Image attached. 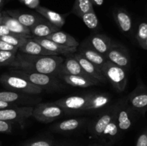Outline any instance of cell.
Masks as SVG:
<instances>
[{
	"label": "cell",
	"mask_w": 147,
	"mask_h": 146,
	"mask_svg": "<svg viewBox=\"0 0 147 146\" xmlns=\"http://www.w3.org/2000/svg\"><path fill=\"white\" fill-rule=\"evenodd\" d=\"M67 146H74V145H67Z\"/></svg>",
	"instance_id": "7dc6e473"
},
{
	"label": "cell",
	"mask_w": 147,
	"mask_h": 146,
	"mask_svg": "<svg viewBox=\"0 0 147 146\" xmlns=\"http://www.w3.org/2000/svg\"><path fill=\"white\" fill-rule=\"evenodd\" d=\"M33 106H18L0 110V120L11 123H18L23 127L25 121L32 116Z\"/></svg>",
	"instance_id": "ba28073f"
},
{
	"label": "cell",
	"mask_w": 147,
	"mask_h": 146,
	"mask_svg": "<svg viewBox=\"0 0 147 146\" xmlns=\"http://www.w3.org/2000/svg\"><path fill=\"white\" fill-rule=\"evenodd\" d=\"M32 39L35 40L37 42H38L40 45L42 46L45 49L56 53L58 55L60 54L68 55V54H73L78 50L76 47H64V46L60 45L52 40L46 39L45 37H32Z\"/></svg>",
	"instance_id": "44dd1931"
},
{
	"label": "cell",
	"mask_w": 147,
	"mask_h": 146,
	"mask_svg": "<svg viewBox=\"0 0 147 146\" xmlns=\"http://www.w3.org/2000/svg\"><path fill=\"white\" fill-rule=\"evenodd\" d=\"M78 50L79 54L83 56L89 62L95 64L100 70L101 69L102 66L105 64V62L108 61L104 55L100 54L96 50H93V48H91L86 42L80 44Z\"/></svg>",
	"instance_id": "ac0fdd59"
},
{
	"label": "cell",
	"mask_w": 147,
	"mask_h": 146,
	"mask_svg": "<svg viewBox=\"0 0 147 146\" xmlns=\"http://www.w3.org/2000/svg\"><path fill=\"white\" fill-rule=\"evenodd\" d=\"M10 72L26 79L32 84L38 86L43 90L55 91L56 90H58L61 87V84L55 76L20 70H13L10 71Z\"/></svg>",
	"instance_id": "3957f363"
},
{
	"label": "cell",
	"mask_w": 147,
	"mask_h": 146,
	"mask_svg": "<svg viewBox=\"0 0 147 146\" xmlns=\"http://www.w3.org/2000/svg\"><path fill=\"white\" fill-rule=\"evenodd\" d=\"M58 77L63 80L65 83L69 85L78 87H91L94 85H98L100 84L97 80H91L87 77H82V76L70 75V74H59Z\"/></svg>",
	"instance_id": "cb8c5ba5"
},
{
	"label": "cell",
	"mask_w": 147,
	"mask_h": 146,
	"mask_svg": "<svg viewBox=\"0 0 147 146\" xmlns=\"http://www.w3.org/2000/svg\"><path fill=\"white\" fill-rule=\"evenodd\" d=\"M142 47L144 49V50H147V37H146V40H145L143 44L142 45Z\"/></svg>",
	"instance_id": "b9f144b4"
},
{
	"label": "cell",
	"mask_w": 147,
	"mask_h": 146,
	"mask_svg": "<svg viewBox=\"0 0 147 146\" xmlns=\"http://www.w3.org/2000/svg\"><path fill=\"white\" fill-rule=\"evenodd\" d=\"M91 3L95 5H97V6H101L103 5V0H90Z\"/></svg>",
	"instance_id": "60d3db41"
},
{
	"label": "cell",
	"mask_w": 147,
	"mask_h": 146,
	"mask_svg": "<svg viewBox=\"0 0 147 146\" xmlns=\"http://www.w3.org/2000/svg\"><path fill=\"white\" fill-rule=\"evenodd\" d=\"M0 83L7 90L30 94H40L43 90L26 79L13 73H4L0 76Z\"/></svg>",
	"instance_id": "7a4b0ae2"
},
{
	"label": "cell",
	"mask_w": 147,
	"mask_h": 146,
	"mask_svg": "<svg viewBox=\"0 0 147 146\" xmlns=\"http://www.w3.org/2000/svg\"><path fill=\"white\" fill-rule=\"evenodd\" d=\"M18 52L24 53V54H30V55H58L56 53L45 49L42 46L40 45L32 38L27 39L25 42L18 49Z\"/></svg>",
	"instance_id": "d6986e66"
},
{
	"label": "cell",
	"mask_w": 147,
	"mask_h": 146,
	"mask_svg": "<svg viewBox=\"0 0 147 146\" xmlns=\"http://www.w3.org/2000/svg\"><path fill=\"white\" fill-rule=\"evenodd\" d=\"M136 146H147V133H143L139 135Z\"/></svg>",
	"instance_id": "8d00e7d4"
},
{
	"label": "cell",
	"mask_w": 147,
	"mask_h": 146,
	"mask_svg": "<svg viewBox=\"0 0 147 146\" xmlns=\"http://www.w3.org/2000/svg\"><path fill=\"white\" fill-rule=\"evenodd\" d=\"M117 104L114 103L88 124V131L93 138L100 140L105 129L114 118Z\"/></svg>",
	"instance_id": "52a82bcc"
},
{
	"label": "cell",
	"mask_w": 147,
	"mask_h": 146,
	"mask_svg": "<svg viewBox=\"0 0 147 146\" xmlns=\"http://www.w3.org/2000/svg\"><path fill=\"white\" fill-rule=\"evenodd\" d=\"M0 51H11L17 52L18 48L0 40Z\"/></svg>",
	"instance_id": "d590c367"
},
{
	"label": "cell",
	"mask_w": 147,
	"mask_h": 146,
	"mask_svg": "<svg viewBox=\"0 0 147 146\" xmlns=\"http://www.w3.org/2000/svg\"><path fill=\"white\" fill-rule=\"evenodd\" d=\"M63 58L59 55H30L17 52V57L9 66L14 70L34 72L57 77Z\"/></svg>",
	"instance_id": "6da1fadb"
},
{
	"label": "cell",
	"mask_w": 147,
	"mask_h": 146,
	"mask_svg": "<svg viewBox=\"0 0 147 146\" xmlns=\"http://www.w3.org/2000/svg\"><path fill=\"white\" fill-rule=\"evenodd\" d=\"M60 29L43 18L30 29L32 37H46Z\"/></svg>",
	"instance_id": "603a6c76"
},
{
	"label": "cell",
	"mask_w": 147,
	"mask_h": 146,
	"mask_svg": "<svg viewBox=\"0 0 147 146\" xmlns=\"http://www.w3.org/2000/svg\"><path fill=\"white\" fill-rule=\"evenodd\" d=\"M28 38H32L30 35H22V34H13V35H6L0 37V40L17 48H20Z\"/></svg>",
	"instance_id": "f546056e"
},
{
	"label": "cell",
	"mask_w": 147,
	"mask_h": 146,
	"mask_svg": "<svg viewBox=\"0 0 147 146\" xmlns=\"http://www.w3.org/2000/svg\"><path fill=\"white\" fill-rule=\"evenodd\" d=\"M2 24V16L1 17H0V25Z\"/></svg>",
	"instance_id": "ee69618b"
},
{
	"label": "cell",
	"mask_w": 147,
	"mask_h": 146,
	"mask_svg": "<svg viewBox=\"0 0 147 146\" xmlns=\"http://www.w3.org/2000/svg\"><path fill=\"white\" fill-rule=\"evenodd\" d=\"M86 42L91 48L105 57L112 44L110 37L103 34H92L86 40Z\"/></svg>",
	"instance_id": "2e32d148"
},
{
	"label": "cell",
	"mask_w": 147,
	"mask_h": 146,
	"mask_svg": "<svg viewBox=\"0 0 147 146\" xmlns=\"http://www.w3.org/2000/svg\"><path fill=\"white\" fill-rule=\"evenodd\" d=\"M21 146H55V143L50 139L40 138L29 140Z\"/></svg>",
	"instance_id": "836d02e7"
},
{
	"label": "cell",
	"mask_w": 147,
	"mask_h": 146,
	"mask_svg": "<svg viewBox=\"0 0 147 146\" xmlns=\"http://www.w3.org/2000/svg\"><path fill=\"white\" fill-rule=\"evenodd\" d=\"M125 100L134 111L144 115L147 110V86L141 78H138L137 85Z\"/></svg>",
	"instance_id": "8992f818"
},
{
	"label": "cell",
	"mask_w": 147,
	"mask_h": 146,
	"mask_svg": "<svg viewBox=\"0 0 147 146\" xmlns=\"http://www.w3.org/2000/svg\"><path fill=\"white\" fill-rule=\"evenodd\" d=\"M17 53L11 51H0V66L9 67L15 60Z\"/></svg>",
	"instance_id": "1f68e13d"
},
{
	"label": "cell",
	"mask_w": 147,
	"mask_h": 146,
	"mask_svg": "<svg viewBox=\"0 0 147 146\" xmlns=\"http://www.w3.org/2000/svg\"><path fill=\"white\" fill-rule=\"evenodd\" d=\"M102 74L104 75L107 81L111 84L113 88L119 92H122L127 85L128 77L126 70L119 66L106 61L102 66Z\"/></svg>",
	"instance_id": "277c9868"
},
{
	"label": "cell",
	"mask_w": 147,
	"mask_h": 146,
	"mask_svg": "<svg viewBox=\"0 0 147 146\" xmlns=\"http://www.w3.org/2000/svg\"><path fill=\"white\" fill-rule=\"evenodd\" d=\"M113 18L119 29L123 34H129L132 29V19L130 14L121 8L116 9L113 13Z\"/></svg>",
	"instance_id": "7402d4cb"
},
{
	"label": "cell",
	"mask_w": 147,
	"mask_h": 146,
	"mask_svg": "<svg viewBox=\"0 0 147 146\" xmlns=\"http://www.w3.org/2000/svg\"><path fill=\"white\" fill-rule=\"evenodd\" d=\"M4 1H5V0H0V9H1V7H3V5H4Z\"/></svg>",
	"instance_id": "7bdbcfd3"
},
{
	"label": "cell",
	"mask_w": 147,
	"mask_h": 146,
	"mask_svg": "<svg viewBox=\"0 0 147 146\" xmlns=\"http://www.w3.org/2000/svg\"><path fill=\"white\" fill-rule=\"evenodd\" d=\"M93 9V5L90 0H75L72 12L80 17L85 13Z\"/></svg>",
	"instance_id": "f1b7e54d"
},
{
	"label": "cell",
	"mask_w": 147,
	"mask_h": 146,
	"mask_svg": "<svg viewBox=\"0 0 147 146\" xmlns=\"http://www.w3.org/2000/svg\"><path fill=\"white\" fill-rule=\"evenodd\" d=\"M13 123L0 120V133L10 134L12 132Z\"/></svg>",
	"instance_id": "e575fe53"
},
{
	"label": "cell",
	"mask_w": 147,
	"mask_h": 146,
	"mask_svg": "<svg viewBox=\"0 0 147 146\" xmlns=\"http://www.w3.org/2000/svg\"><path fill=\"white\" fill-rule=\"evenodd\" d=\"M35 10L42 17H44L45 19L58 28H61L65 23V16L64 14H60L56 11L41 6L36 7Z\"/></svg>",
	"instance_id": "d4e9b609"
},
{
	"label": "cell",
	"mask_w": 147,
	"mask_h": 146,
	"mask_svg": "<svg viewBox=\"0 0 147 146\" xmlns=\"http://www.w3.org/2000/svg\"><path fill=\"white\" fill-rule=\"evenodd\" d=\"M45 38L52 40L54 42L57 43L60 45L64 46V47H76L77 48L79 46V43L78 42L77 40L74 37H72L67 33L63 31H60V30L52 33L51 34L45 37Z\"/></svg>",
	"instance_id": "484cf974"
},
{
	"label": "cell",
	"mask_w": 147,
	"mask_h": 146,
	"mask_svg": "<svg viewBox=\"0 0 147 146\" xmlns=\"http://www.w3.org/2000/svg\"><path fill=\"white\" fill-rule=\"evenodd\" d=\"M84 24L91 30H96L98 28L99 21L94 9H92L85 13L80 17Z\"/></svg>",
	"instance_id": "4dcf8cb0"
},
{
	"label": "cell",
	"mask_w": 147,
	"mask_h": 146,
	"mask_svg": "<svg viewBox=\"0 0 147 146\" xmlns=\"http://www.w3.org/2000/svg\"><path fill=\"white\" fill-rule=\"evenodd\" d=\"M1 145V141H0V146Z\"/></svg>",
	"instance_id": "bcb514c9"
},
{
	"label": "cell",
	"mask_w": 147,
	"mask_h": 146,
	"mask_svg": "<svg viewBox=\"0 0 147 146\" xmlns=\"http://www.w3.org/2000/svg\"><path fill=\"white\" fill-rule=\"evenodd\" d=\"M1 16H2V13H1V11H0V17H1Z\"/></svg>",
	"instance_id": "f6af8a7d"
},
{
	"label": "cell",
	"mask_w": 147,
	"mask_h": 146,
	"mask_svg": "<svg viewBox=\"0 0 147 146\" xmlns=\"http://www.w3.org/2000/svg\"><path fill=\"white\" fill-rule=\"evenodd\" d=\"M116 118L120 131H127L131 127L134 122V115L136 113L134 111L126 102L124 98L121 99L116 102Z\"/></svg>",
	"instance_id": "9c48e42d"
},
{
	"label": "cell",
	"mask_w": 147,
	"mask_h": 146,
	"mask_svg": "<svg viewBox=\"0 0 147 146\" xmlns=\"http://www.w3.org/2000/svg\"><path fill=\"white\" fill-rule=\"evenodd\" d=\"M75 57V58L77 60V61L78 62L79 64H80V66L82 67L83 70L87 73L88 74H89L90 76H91L92 77H93L94 79L97 80L98 81L100 82V83H106L107 82V80L106 79V77H104L103 74L101 72V70L98 68V67H96L95 64H93V63L89 62L88 60H86L83 56H82L81 54L77 53V54H73Z\"/></svg>",
	"instance_id": "ffe728a7"
},
{
	"label": "cell",
	"mask_w": 147,
	"mask_h": 146,
	"mask_svg": "<svg viewBox=\"0 0 147 146\" xmlns=\"http://www.w3.org/2000/svg\"><path fill=\"white\" fill-rule=\"evenodd\" d=\"M111 100V96L109 93H90L88 100L83 113H93L103 110L110 104Z\"/></svg>",
	"instance_id": "5bb4252c"
},
{
	"label": "cell",
	"mask_w": 147,
	"mask_h": 146,
	"mask_svg": "<svg viewBox=\"0 0 147 146\" xmlns=\"http://www.w3.org/2000/svg\"><path fill=\"white\" fill-rule=\"evenodd\" d=\"M89 94L71 95L64 98L59 99L55 102L61 107L65 114H77L83 113L88 100Z\"/></svg>",
	"instance_id": "30bf717a"
},
{
	"label": "cell",
	"mask_w": 147,
	"mask_h": 146,
	"mask_svg": "<svg viewBox=\"0 0 147 146\" xmlns=\"http://www.w3.org/2000/svg\"><path fill=\"white\" fill-rule=\"evenodd\" d=\"M59 74H70V75L82 76V77H87L91 80H96L91 76L88 74L83 70L78 62L75 58L74 55L70 56L65 60H64L63 64H61ZM58 74V75H59Z\"/></svg>",
	"instance_id": "9a60e30c"
},
{
	"label": "cell",
	"mask_w": 147,
	"mask_h": 146,
	"mask_svg": "<svg viewBox=\"0 0 147 146\" xmlns=\"http://www.w3.org/2000/svg\"><path fill=\"white\" fill-rule=\"evenodd\" d=\"M0 100L7 102L14 103L20 106H32L40 103L39 102L41 101V98L35 97V94L4 90L0 91Z\"/></svg>",
	"instance_id": "7c38bea8"
},
{
	"label": "cell",
	"mask_w": 147,
	"mask_h": 146,
	"mask_svg": "<svg viewBox=\"0 0 147 146\" xmlns=\"http://www.w3.org/2000/svg\"><path fill=\"white\" fill-rule=\"evenodd\" d=\"M113 145L111 144H104V143H93L91 144L88 145L87 146H112Z\"/></svg>",
	"instance_id": "ab89813d"
},
{
	"label": "cell",
	"mask_w": 147,
	"mask_h": 146,
	"mask_svg": "<svg viewBox=\"0 0 147 146\" xmlns=\"http://www.w3.org/2000/svg\"><path fill=\"white\" fill-rule=\"evenodd\" d=\"M88 118L86 117H76L63 120L59 123H55L50 130L54 133H72L81 129L85 125L87 124Z\"/></svg>",
	"instance_id": "4fadbf2b"
},
{
	"label": "cell",
	"mask_w": 147,
	"mask_h": 146,
	"mask_svg": "<svg viewBox=\"0 0 147 146\" xmlns=\"http://www.w3.org/2000/svg\"><path fill=\"white\" fill-rule=\"evenodd\" d=\"M20 106L17 104H14V103H9L7 102L1 101L0 100V110H3V109H7V108H12V107H16Z\"/></svg>",
	"instance_id": "f35d334b"
},
{
	"label": "cell",
	"mask_w": 147,
	"mask_h": 146,
	"mask_svg": "<svg viewBox=\"0 0 147 146\" xmlns=\"http://www.w3.org/2000/svg\"><path fill=\"white\" fill-rule=\"evenodd\" d=\"M147 37V21L140 23L136 31V38L139 45L142 47Z\"/></svg>",
	"instance_id": "d6a6232c"
},
{
	"label": "cell",
	"mask_w": 147,
	"mask_h": 146,
	"mask_svg": "<svg viewBox=\"0 0 147 146\" xmlns=\"http://www.w3.org/2000/svg\"><path fill=\"white\" fill-rule=\"evenodd\" d=\"M108 61L127 70L130 68L131 57L125 47L119 44H111L106 54Z\"/></svg>",
	"instance_id": "8fae6325"
},
{
	"label": "cell",
	"mask_w": 147,
	"mask_h": 146,
	"mask_svg": "<svg viewBox=\"0 0 147 146\" xmlns=\"http://www.w3.org/2000/svg\"><path fill=\"white\" fill-rule=\"evenodd\" d=\"M6 13L9 16L17 19L23 26L29 29L31 28L34 24L44 18L39 14L22 12L19 10H8L6 11Z\"/></svg>",
	"instance_id": "e0dca14e"
},
{
	"label": "cell",
	"mask_w": 147,
	"mask_h": 146,
	"mask_svg": "<svg viewBox=\"0 0 147 146\" xmlns=\"http://www.w3.org/2000/svg\"><path fill=\"white\" fill-rule=\"evenodd\" d=\"M13 34H17L12 33L9 30V29L6 27L4 24H1L0 25V37H3V36L6 35H13Z\"/></svg>",
	"instance_id": "74e56055"
},
{
	"label": "cell",
	"mask_w": 147,
	"mask_h": 146,
	"mask_svg": "<svg viewBox=\"0 0 147 146\" xmlns=\"http://www.w3.org/2000/svg\"><path fill=\"white\" fill-rule=\"evenodd\" d=\"M2 24H4L10 31L14 34L32 36L30 29L23 26L17 19L9 16L6 12L2 13Z\"/></svg>",
	"instance_id": "4316f807"
},
{
	"label": "cell",
	"mask_w": 147,
	"mask_h": 146,
	"mask_svg": "<svg viewBox=\"0 0 147 146\" xmlns=\"http://www.w3.org/2000/svg\"><path fill=\"white\" fill-rule=\"evenodd\" d=\"M119 132H120V130H119L116 118L114 117V118L108 125V126L103 132V135H102L101 137H100V140L102 141L101 143L113 145V143H115L116 139L119 137Z\"/></svg>",
	"instance_id": "83f0119b"
},
{
	"label": "cell",
	"mask_w": 147,
	"mask_h": 146,
	"mask_svg": "<svg viewBox=\"0 0 147 146\" xmlns=\"http://www.w3.org/2000/svg\"><path fill=\"white\" fill-rule=\"evenodd\" d=\"M65 113L55 102H40L34 107L32 117L43 123H50L63 117Z\"/></svg>",
	"instance_id": "5b68a950"
}]
</instances>
